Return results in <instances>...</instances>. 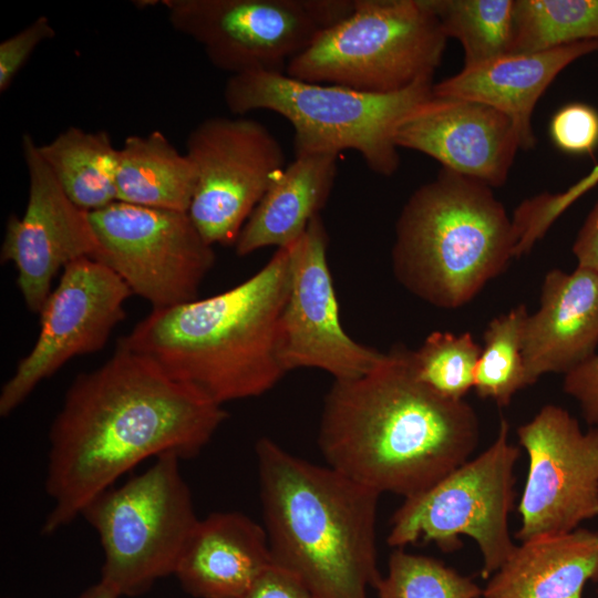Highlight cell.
<instances>
[{"label":"cell","mask_w":598,"mask_h":598,"mask_svg":"<svg viewBox=\"0 0 598 598\" xmlns=\"http://www.w3.org/2000/svg\"><path fill=\"white\" fill-rule=\"evenodd\" d=\"M244 598H316L288 569L272 563L256 579Z\"/></svg>","instance_id":"cell-34"},{"label":"cell","mask_w":598,"mask_h":598,"mask_svg":"<svg viewBox=\"0 0 598 598\" xmlns=\"http://www.w3.org/2000/svg\"><path fill=\"white\" fill-rule=\"evenodd\" d=\"M327 248V229L317 215L291 245L279 355L287 372L312 368L328 372L334 380H351L371 372L385 360L386 353L357 342L344 331Z\"/></svg>","instance_id":"cell-15"},{"label":"cell","mask_w":598,"mask_h":598,"mask_svg":"<svg viewBox=\"0 0 598 598\" xmlns=\"http://www.w3.org/2000/svg\"><path fill=\"white\" fill-rule=\"evenodd\" d=\"M29 178L22 216H9L0 250L2 264L12 262L17 285L28 309L39 313L56 275L81 258L97 259L100 248L89 213L74 205L41 156L30 134L21 140Z\"/></svg>","instance_id":"cell-16"},{"label":"cell","mask_w":598,"mask_h":598,"mask_svg":"<svg viewBox=\"0 0 598 598\" xmlns=\"http://www.w3.org/2000/svg\"><path fill=\"white\" fill-rule=\"evenodd\" d=\"M337 154L296 155L268 188L235 244L238 256L276 246L288 247L326 205L337 176Z\"/></svg>","instance_id":"cell-22"},{"label":"cell","mask_w":598,"mask_h":598,"mask_svg":"<svg viewBox=\"0 0 598 598\" xmlns=\"http://www.w3.org/2000/svg\"><path fill=\"white\" fill-rule=\"evenodd\" d=\"M265 530L275 564L316 598H368L378 570L380 493L268 437L256 443Z\"/></svg>","instance_id":"cell-4"},{"label":"cell","mask_w":598,"mask_h":598,"mask_svg":"<svg viewBox=\"0 0 598 598\" xmlns=\"http://www.w3.org/2000/svg\"><path fill=\"white\" fill-rule=\"evenodd\" d=\"M290 261L291 245L278 248L260 270L224 292L153 309L117 344L217 404L262 395L287 373L279 332Z\"/></svg>","instance_id":"cell-3"},{"label":"cell","mask_w":598,"mask_h":598,"mask_svg":"<svg viewBox=\"0 0 598 598\" xmlns=\"http://www.w3.org/2000/svg\"><path fill=\"white\" fill-rule=\"evenodd\" d=\"M598 40V0H514L509 54Z\"/></svg>","instance_id":"cell-25"},{"label":"cell","mask_w":598,"mask_h":598,"mask_svg":"<svg viewBox=\"0 0 598 598\" xmlns=\"http://www.w3.org/2000/svg\"><path fill=\"white\" fill-rule=\"evenodd\" d=\"M127 285L92 258L68 265L47 298L38 338L0 393V415L11 414L43 380L74 357L103 349L125 317Z\"/></svg>","instance_id":"cell-14"},{"label":"cell","mask_w":598,"mask_h":598,"mask_svg":"<svg viewBox=\"0 0 598 598\" xmlns=\"http://www.w3.org/2000/svg\"><path fill=\"white\" fill-rule=\"evenodd\" d=\"M195 185L193 163L159 131L130 135L118 148V202L187 213Z\"/></svg>","instance_id":"cell-23"},{"label":"cell","mask_w":598,"mask_h":598,"mask_svg":"<svg viewBox=\"0 0 598 598\" xmlns=\"http://www.w3.org/2000/svg\"><path fill=\"white\" fill-rule=\"evenodd\" d=\"M174 30L202 45L208 61L231 75L286 73L290 61L354 0H163Z\"/></svg>","instance_id":"cell-10"},{"label":"cell","mask_w":598,"mask_h":598,"mask_svg":"<svg viewBox=\"0 0 598 598\" xmlns=\"http://www.w3.org/2000/svg\"><path fill=\"white\" fill-rule=\"evenodd\" d=\"M482 351L470 332L433 331L416 350L402 347L410 373L419 382L451 400H464L474 388Z\"/></svg>","instance_id":"cell-28"},{"label":"cell","mask_w":598,"mask_h":598,"mask_svg":"<svg viewBox=\"0 0 598 598\" xmlns=\"http://www.w3.org/2000/svg\"><path fill=\"white\" fill-rule=\"evenodd\" d=\"M554 144L570 154H590L598 145V112L585 103H569L553 116Z\"/></svg>","instance_id":"cell-31"},{"label":"cell","mask_w":598,"mask_h":598,"mask_svg":"<svg viewBox=\"0 0 598 598\" xmlns=\"http://www.w3.org/2000/svg\"><path fill=\"white\" fill-rule=\"evenodd\" d=\"M120 594L109 584L101 580L91 587H89L86 590H84L79 597L76 598H120Z\"/></svg>","instance_id":"cell-36"},{"label":"cell","mask_w":598,"mask_h":598,"mask_svg":"<svg viewBox=\"0 0 598 598\" xmlns=\"http://www.w3.org/2000/svg\"><path fill=\"white\" fill-rule=\"evenodd\" d=\"M379 598H481L483 589L472 578L444 563L395 548L388 574L377 587Z\"/></svg>","instance_id":"cell-29"},{"label":"cell","mask_w":598,"mask_h":598,"mask_svg":"<svg viewBox=\"0 0 598 598\" xmlns=\"http://www.w3.org/2000/svg\"><path fill=\"white\" fill-rule=\"evenodd\" d=\"M89 219L100 248L96 260L133 295L153 309L197 299L215 252L187 213L116 200L89 213Z\"/></svg>","instance_id":"cell-11"},{"label":"cell","mask_w":598,"mask_h":598,"mask_svg":"<svg viewBox=\"0 0 598 598\" xmlns=\"http://www.w3.org/2000/svg\"><path fill=\"white\" fill-rule=\"evenodd\" d=\"M528 457L518 504L520 542L570 533L598 516V427L582 432L568 411L546 404L517 429Z\"/></svg>","instance_id":"cell-13"},{"label":"cell","mask_w":598,"mask_h":598,"mask_svg":"<svg viewBox=\"0 0 598 598\" xmlns=\"http://www.w3.org/2000/svg\"><path fill=\"white\" fill-rule=\"evenodd\" d=\"M598 582V530L520 542L488 578L483 598H582Z\"/></svg>","instance_id":"cell-21"},{"label":"cell","mask_w":598,"mask_h":598,"mask_svg":"<svg viewBox=\"0 0 598 598\" xmlns=\"http://www.w3.org/2000/svg\"><path fill=\"white\" fill-rule=\"evenodd\" d=\"M478 440L474 409L413 378L402 346L371 372L334 380L324 398L318 436L330 467L380 494L404 498L470 460Z\"/></svg>","instance_id":"cell-2"},{"label":"cell","mask_w":598,"mask_h":598,"mask_svg":"<svg viewBox=\"0 0 598 598\" xmlns=\"http://www.w3.org/2000/svg\"><path fill=\"white\" fill-rule=\"evenodd\" d=\"M145 472L91 499L81 516L95 529L104 554L101 580L120 596L147 592L174 575L198 523L181 458L165 454Z\"/></svg>","instance_id":"cell-8"},{"label":"cell","mask_w":598,"mask_h":598,"mask_svg":"<svg viewBox=\"0 0 598 598\" xmlns=\"http://www.w3.org/2000/svg\"><path fill=\"white\" fill-rule=\"evenodd\" d=\"M598 346V271L549 270L539 308L528 315L523 358L530 384L546 373L564 375L587 362Z\"/></svg>","instance_id":"cell-18"},{"label":"cell","mask_w":598,"mask_h":598,"mask_svg":"<svg viewBox=\"0 0 598 598\" xmlns=\"http://www.w3.org/2000/svg\"><path fill=\"white\" fill-rule=\"evenodd\" d=\"M573 252L577 266L598 271V199L577 234Z\"/></svg>","instance_id":"cell-35"},{"label":"cell","mask_w":598,"mask_h":598,"mask_svg":"<svg viewBox=\"0 0 598 598\" xmlns=\"http://www.w3.org/2000/svg\"><path fill=\"white\" fill-rule=\"evenodd\" d=\"M272 563L265 527L239 512H216L198 520L174 575L195 598H244Z\"/></svg>","instance_id":"cell-20"},{"label":"cell","mask_w":598,"mask_h":598,"mask_svg":"<svg viewBox=\"0 0 598 598\" xmlns=\"http://www.w3.org/2000/svg\"><path fill=\"white\" fill-rule=\"evenodd\" d=\"M227 416L223 405L117 344L106 362L73 380L50 426L44 486L53 505L41 533L69 525L146 458L197 455Z\"/></svg>","instance_id":"cell-1"},{"label":"cell","mask_w":598,"mask_h":598,"mask_svg":"<svg viewBox=\"0 0 598 598\" xmlns=\"http://www.w3.org/2000/svg\"><path fill=\"white\" fill-rule=\"evenodd\" d=\"M598 184V164L564 192H543L523 200L514 210L512 221L516 234V255L528 254L577 199Z\"/></svg>","instance_id":"cell-30"},{"label":"cell","mask_w":598,"mask_h":598,"mask_svg":"<svg viewBox=\"0 0 598 598\" xmlns=\"http://www.w3.org/2000/svg\"><path fill=\"white\" fill-rule=\"evenodd\" d=\"M528 316L525 305L492 319L484 332L474 377V390L498 406L509 405L513 396L532 385L523 358V332Z\"/></svg>","instance_id":"cell-27"},{"label":"cell","mask_w":598,"mask_h":598,"mask_svg":"<svg viewBox=\"0 0 598 598\" xmlns=\"http://www.w3.org/2000/svg\"><path fill=\"white\" fill-rule=\"evenodd\" d=\"M41 156L70 200L86 213L117 200L118 148L105 131L71 126L49 143Z\"/></svg>","instance_id":"cell-24"},{"label":"cell","mask_w":598,"mask_h":598,"mask_svg":"<svg viewBox=\"0 0 598 598\" xmlns=\"http://www.w3.org/2000/svg\"><path fill=\"white\" fill-rule=\"evenodd\" d=\"M502 419L493 443L425 491L406 497L391 520L390 546L403 548L419 540L451 551L468 536L483 558L482 576L489 578L516 547L508 516L515 498V464L519 448L508 441Z\"/></svg>","instance_id":"cell-9"},{"label":"cell","mask_w":598,"mask_h":598,"mask_svg":"<svg viewBox=\"0 0 598 598\" xmlns=\"http://www.w3.org/2000/svg\"><path fill=\"white\" fill-rule=\"evenodd\" d=\"M394 142L492 188L506 183L520 150L515 126L502 112L434 94L399 124Z\"/></svg>","instance_id":"cell-17"},{"label":"cell","mask_w":598,"mask_h":598,"mask_svg":"<svg viewBox=\"0 0 598 598\" xmlns=\"http://www.w3.org/2000/svg\"><path fill=\"white\" fill-rule=\"evenodd\" d=\"M433 81L388 94L333 84L310 83L286 73L249 72L230 75L224 101L237 115L266 110L293 127L295 153L358 152L382 176L400 165L394 132L420 104L433 95Z\"/></svg>","instance_id":"cell-6"},{"label":"cell","mask_w":598,"mask_h":598,"mask_svg":"<svg viewBox=\"0 0 598 598\" xmlns=\"http://www.w3.org/2000/svg\"><path fill=\"white\" fill-rule=\"evenodd\" d=\"M55 37V29L45 16L0 43V92H6L33 51L43 41Z\"/></svg>","instance_id":"cell-32"},{"label":"cell","mask_w":598,"mask_h":598,"mask_svg":"<svg viewBox=\"0 0 598 598\" xmlns=\"http://www.w3.org/2000/svg\"><path fill=\"white\" fill-rule=\"evenodd\" d=\"M563 388L579 403L587 423L598 427V353L565 374Z\"/></svg>","instance_id":"cell-33"},{"label":"cell","mask_w":598,"mask_h":598,"mask_svg":"<svg viewBox=\"0 0 598 598\" xmlns=\"http://www.w3.org/2000/svg\"><path fill=\"white\" fill-rule=\"evenodd\" d=\"M597 51L598 40H590L542 52L502 55L463 66L457 74L433 84V94L496 109L514 124L520 150L528 151L536 145L532 120L539 97L565 68Z\"/></svg>","instance_id":"cell-19"},{"label":"cell","mask_w":598,"mask_h":598,"mask_svg":"<svg viewBox=\"0 0 598 598\" xmlns=\"http://www.w3.org/2000/svg\"><path fill=\"white\" fill-rule=\"evenodd\" d=\"M185 154L196 173L190 220L210 246L235 245L287 166L282 146L252 118L214 116L192 130Z\"/></svg>","instance_id":"cell-12"},{"label":"cell","mask_w":598,"mask_h":598,"mask_svg":"<svg viewBox=\"0 0 598 598\" xmlns=\"http://www.w3.org/2000/svg\"><path fill=\"white\" fill-rule=\"evenodd\" d=\"M445 35L460 41L464 66L511 53L514 0H429Z\"/></svg>","instance_id":"cell-26"},{"label":"cell","mask_w":598,"mask_h":598,"mask_svg":"<svg viewBox=\"0 0 598 598\" xmlns=\"http://www.w3.org/2000/svg\"><path fill=\"white\" fill-rule=\"evenodd\" d=\"M447 37L429 0H354L290 61L286 74L305 82L388 94L432 81Z\"/></svg>","instance_id":"cell-7"},{"label":"cell","mask_w":598,"mask_h":598,"mask_svg":"<svg viewBox=\"0 0 598 598\" xmlns=\"http://www.w3.org/2000/svg\"><path fill=\"white\" fill-rule=\"evenodd\" d=\"M512 218L492 187L441 168L404 204L392 248L399 282L427 303H468L515 258Z\"/></svg>","instance_id":"cell-5"}]
</instances>
